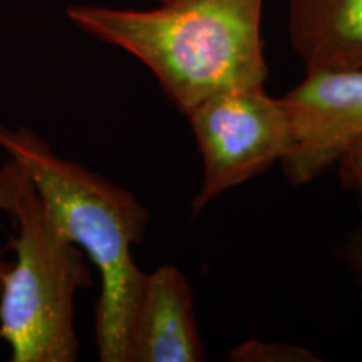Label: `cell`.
Segmentation results:
<instances>
[{
  "label": "cell",
  "mask_w": 362,
  "mask_h": 362,
  "mask_svg": "<svg viewBox=\"0 0 362 362\" xmlns=\"http://www.w3.org/2000/svg\"><path fill=\"white\" fill-rule=\"evenodd\" d=\"M264 0H178L151 11L71 6L86 34L143 62L183 115L225 90L264 86Z\"/></svg>",
  "instance_id": "1"
},
{
  "label": "cell",
  "mask_w": 362,
  "mask_h": 362,
  "mask_svg": "<svg viewBox=\"0 0 362 362\" xmlns=\"http://www.w3.org/2000/svg\"><path fill=\"white\" fill-rule=\"evenodd\" d=\"M0 148L22 166L66 237L98 267L101 292L94 307V336L99 361L126 362L144 277L133 247L146 237L151 214L134 193L56 155L30 128L0 124Z\"/></svg>",
  "instance_id": "2"
},
{
  "label": "cell",
  "mask_w": 362,
  "mask_h": 362,
  "mask_svg": "<svg viewBox=\"0 0 362 362\" xmlns=\"http://www.w3.org/2000/svg\"><path fill=\"white\" fill-rule=\"evenodd\" d=\"M7 214L17 228L8 237L16 260L0 287V341L11 347L12 362H74V298L93 285L84 252L66 237L19 163Z\"/></svg>",
  "instance_id": "3"
},
{
  "label": "cell",
  "mask_w": 362,
  "mask_h": 362,
  "mask_svg": "<svg viewBox=\"0 0 362 362\" xmlns=\"http://www.w3.org/2000/svg\"><path fill=\"white\" fill-rule=\"evenodd\" d=\"M202 156V183L192 202L198 215L221 194L265 173L288 155L292 121L282 99L264 86L205 99L187 115Z\"/></svg>",
  "instance_id": "4"
},
{
  "label": "cell",
  "mask_w": 362,
  "mask_h": 362,
  "mask_svg": "<svg viewBox=\"0 0 362 362\" xmlns=\"http://www.w3.org/2000/svg\"><path fill=\"white\" fill-rule=\"evenodd\" d=\"M280 99L293 131L292 148L280 166L293 187L332 170L339 158L362 139V67L307 72Z\"/></svg>",
  "instance_id": "5"
},
{
  "label": "cell",
  "mask_w": 362,
  "mask_h": 362,
  "mask_svg": "<svg viewBox=\"0 0 362 362\" xmlns=\"http://www.w3.org/2000/svg\"><path fill=\"white\" fill-rule=\"evenodd\" d=\"M205 359L193 291L183 272L163 264L151 274H144L129 325L126 362Z\"/></svg>",
  "instance_id": "6"
},
{
  "label": "cell",
  "mask_w": 362,
  "mask_h": 362,
  "mask_svg": "<svg viewBox=\"0 0 362 362\" xmlns=\"http://www.w3.org/2000/svg\"><path fill=\"white\" fill-rule=\"evenodd\" d=\"M287 33L305 72L362 67V0H288Z\"/></svg>",
  "instance_id": "7"
},
{
  "label": "cell",
  "mask_w": 362,
  "mask_h": 362,
  "mask_svg": "<svg viewBox=\"0 0 362 362\" xmlns=\"http://www.w3.org/2000/svg\"><path fill=\"white\" fill-rule=\"evenodd\" d=\"M233 362H315L319 357L307 347L288 342L245 341L233 347L228 356Z\"/></svg>",
  "instance_id": "8"
},
{
  "label": "cell",
  "mask_w": 362,
  "mask_h": 362,
  "mask_svg": "<svg viewBox=\"0 0 362 362\" xmlns=\"http://www.w3.org/2000/svg\"><path fill=\"white\" fill-rule=\"evenodd\" d=\"M334 168L337 171L339 181H341L342 187L357 197L362 211V139L352 144L339 158Z\"/></svg>",
  "instance_id": "9"
},
{
  "label": "cell",
  "mask_w": 362,
  "mask_h": 362,
  "mask_svg": "<svg viewBox=\"0 0 362 362\" xmlns=\"http://www.w3.org/2000/svg\"><path fill=\"white\" fill-rule=\"evenodd\" d=\"M17 163L8 158V160L0 166V210L6 211L11 205V194H12V185L13 178H16ZM12 262L6 259V250H0V287H2L4 280H6L8 270H11Z\"/></svg>",
  "instance_id": "10"
},
{
  "label": "cell",
  "mask_w": 362,
  "mask_h": 362,
  "mask_svg": "<svg viewBox=\"0 0 362 362\" xmlns=\"http://www.w3.org/2000/svg\"><path fill=\"white\" fill-rule=\"evenodd\" d=\"M346 262L354 275V280L362 293V221L356 226V230L349 235L346 245Z\"/></svg>",
  "instance_id": "11"
},
{
  "label": "cell",
  "mask_w": 362,
  "mask_h": 362,
  "mask_svg": "<svg viewBox=\"0 0 362 362\" xmlns=\"http://www.w3.org/2000/svg\"><path fill=\"white\" fill-rule=\"evenodd\" d=\"M155 2L160 4V6H165V4H173V2H178V0H155Z\"/></svg>",
  "instance_id": "12"
}]
</instances>
